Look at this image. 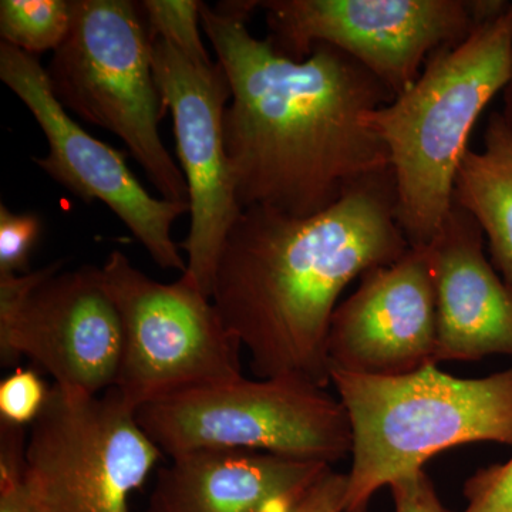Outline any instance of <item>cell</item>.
<instances>
[{
    "label": "cell",
    "mask_w": 512,
    "mask_h": 512,
    "mask_svg": "<svg viewBox=\"0 0 512 512\" xmlns=\"http://www.w3.org/2000/svg\"><path fill=\"white\" fill-rule=\"evenodd\" d=\"M463 494L464 512H512V457L474 473L464 483Z\"/></svg>",
    "instance_id": "cell-22"
},
{
    "label": "cell",
    "mask_w": 512,
    "mask_h": 512,
    "mask_svg": "<svg viewBox=\"0 0 512 512\" xmlns=\"http://www.w3.org/2000/svg\"><path fill=\"white\" fill-rule=\"evenodd\" d=\"M500 114L503 117L505 127L508 128L512 136V67L510 79H508L503 90V111H500Z\"/></svg>",
    "instance_id": "cell-25"
},
{
    "label": "cell",
    "mask_w": 512,
    "mask_h": 512,
    "mask_svg": "<svg viewBox=\"0 0 512 512\" xmlns=\"http://www.w3.org/2000/svg\"><path fill=\"white\" fill-rule=\"evenodd\" d=\"M73 22V0H2V42L29 53H53L63 45Z\"/></svg>",
    "instance_id": "cell-17"
},
{
    "label": "cell",
    "mask_w": 512,
    "mask_h": 512,
    "mask_svg": "<svg viewBox=\"0 0 512 512\" xmlns=\"http://www.w3.org/2000/svg\"><path fill=\"white\" fill-rule=\"evenodd\" d=\"M201 5L198 0H144L140 9L146 16L151 42L165 40L192 62L212 66L210 55L202 43Z\"/></svg>",
    "instance_id": "cell-18"
},
{
    "label": "cell",
    "mask_w": 512,
    "mask_h": 512,
    "mask_svg": "<svg viewBox=\"0 0 512 512\" xmlns=\"http://www.w3.org/2000/svg\"><path fill=\"white\" fill-rule=\"evenodd\" d=\"M137 419L168 457L197 450H247L332 466L352 453L342 402L292 377L237 379L140 407Z\"/></svg>",
    "instance_id": "cell-6"
},
{
    "label": "cell",
    "mask_w": 512,
    "mask_h": 512,
    "mask_svg": "<svg viewBox=\"0 0 512 512\" xmlns=\"http://www.w3.org/2000/svg\"><path fill=\"white\" fill-rule=\"evenodd\" d=\"M330 320V372L402 376L437 365L436 289L426 248L362 276Z\"/></svg>",
    "instance_id": "cell-13"
},
{
    "label": "cell",
    "mask_w": 512,
    "mask_h": 512,
    "mask_svg": "<svg viewBox=\"0 0 512 512\" xmlns=\"http://www.w3.org/2000/svg\"><path fill=\"white\" fill-rule=\"evenodd\" d=\"M454 202L476 218L495 268L512 285V136L497 111L488 117L483 150L463 158Z\"/></svg>",
    "instance_id": "cell-16"
},
{
    "label": "cell",
    "mask_w": 512,
    "mask_h": 512,
    "mask_svg": "<svg viewBox=\"0 0 512 512\" xmlns=\"http://www.w3.org/2000/svg\"><path fill=\"white\" fill-rule=\"evenodd\" d=\"M0 80L26 107L45 134L47 154L33 158L40 170L80 200L100 201L165 271H187L171 228L190 212L188 201L156 198L128 168L127 154L90 136L57 100L45 67L35 56L0 43Z\"/></svg>",
    "instance_id": "cell-11"
},
{
    "label": "cell",
    "mask_w": 512,
    "mask_h": 512,
    "mask_svg": "<svg viewBox=\"0 0 512 512\" xmlns=\"http://www.w3.org/2000/svg\"><path fill=\"white\" fill-rule=\"evenodd\" d=\"M511 67L512 3L460 45L431 55L409 90L363 116L389 150L397 221L410 247H429L443 227L471 131Z\"/></svg>",
    "instance_id": "cell-3"
},
{
    "label": "cell",
    "mask_w": 512,
    "mask_h": 512,
    "mask_svg": "<svg viewBox=\"0 0 512 512\" xmlns=\"http://www.w3.org/2000/svg\"><path fill=\"white\" fill-rule=\"evenodd\" d=\"M138 9L130 0H73L72 28L47 77L64 109L126 144L161 198L184 202L187 181L158 128L167 107Z\"/></svg>",
    "instance_id": "cell-5"
},
{
    "label": "cell",
    "mask_w": 512,
    "mask_h": 512,
    "mask_svg": "<svg viewBox=\"0 0 512 512\" xmlns=\"http://www.w3.org/2000/svg\"><path fill=\"white\" fill-rule=\"evenodd\" d=\"M62 265L0 276V360L10 366L28 357L53 386L97 396L116 384L123 326L101 268Z\"/></svg>",
    "instance_id": "cell-10"
},
{
    "label": "cell",
    "mask_w": 512,
    "mask_h": 512,
    "mask_svg": "<svg viewBox=\"0 0 512 512\" xmlns=\"http://www.w3.org/2000/svg\"><path fill=\"white\" fill-rule=\"evenodd\" d=\"M153 70L173 116L177 158L188 185L190 231L180 245L190 278L211 298L218 256L242 208L229 165L224 114L231 87L220 64L201 66L165 40H154Z\"/></svg>",
    "instance_id": "cell-12"
},
{
    "label": "cell",
    "mask_w": 512,
    "mask_h": 512,
    "mask_svg": "<svg viewBox=\"0 0 512 512\" xmlns=\"http://www.w3.org/2000/svg\"><path fill=\"white\" fill-rule=\"evenodd\" d=\"M352 429L346 511L366 510L373 495L424 470L436 454L461 444L512 446V367L461 379L429 365L402 376L332 370Z\"/></svg>",
    "instance_id": "cell-4"
},
{
    "label": "cell",
    "mask_w": 512,
    "mask_h": 512,
    "mask_svg": "<svg viewBox=\"0 0 512 512\" xmlns=\"http://www.w3.org/2000/svg\"><path fill=\"white\" fill-rule=\"evenodd\" d=\"M346 491L348 474L336 473L330 468L292 512H348Z\"/></svg>",
    "instance_id": "cell-24"
},
{
    "label": "cell",
    "mask_w": 512,
    "mask_h": 512,
    "mask_svg": "<svg viewBox=\"0 0 512 512\" xmlns=\"http://www.w3.org/2000/svg\"><path fill=\"white\" fill-rule=\"evenodd\" d=\"M49 393L36 372L18 367L0 382V421L32 426L45 409Z\"/></svg>",
    "instance_id": "cell-21"
},
{
    "label": "cell",
    "mask_w": 512,
    "mask_h": 512,
    "mask_svg": "<svg viewBox=\"0 0 512 512\" xmlns=\"http://www.w3.org/2000/svg\"><path fill=\"white\" fill-rule=\"evenodd\" d=\"M476 218L453 202L427 249L437 306V365L512 357V285L484 252Z\"/></svg>",
    "instance_id": "cell-14"
},
{
    "label": "cell",
    "mask_w": 512,
    "mask_h": 512,
    "mask_svg": "<svg viewBox=\"0 0 512 512\" xmlns=\"http://www.w3.org/2000/svg\"><path fill=\"white\" fill-rule=\"evenodd\" d=\"M252 2L201 5V28L231 87L225 147L242 210L308 218L392 168L389 150L363 124L392 103L389 87L328 43L295 62L247 28Z\"/></svg>",
    "instance_id": "cell-1"
},
{
    "label": "cell",
    "mask_w": 512,
    "mask_h": 512,
    "mask_svg": "<svg viewBox=\"0 0 512 512\" xmlns=\"http://www.w3.org/2000/svg\"><path fill=\"white\" fill-rule=\"evenodd\" d=\"M161 454L114 390L53 386L26 440V485L39 512H131Z\"/></svg>",
    "instance_id": "cell-9"
},
{
    "label": "cell",
    "mask_w": 512,
    "mask_h": 512,
    "mask_svg": "<svg viewBox=\"0 0 512 512\" xmlns=\"http://www.w3.org/2000/svg\"><path fill=\"white\" fill-rule=\"evenodd\" d=\"M123 326L114 392L133 410L185 390L242 376L239 343L210 296L181 275L161 284L113 251L101 266Z\"/></svg>",
    "instance_id": "cell-7"
},
{
    "label": "cell",
    "mask_w": 512,
    "mask_h": 512,
    "mask_svg": "<svg viewBox=\"0 0 512 512\" xmlns=\"http://www.w3.org/2000/svg\"><path fill=\"white\" fill-rule=\"evenodd\" d=\"M504 0H265L269 35L279 55L303 62L328 43L375 74L394 96L419 79L431 55L460 45L501 15Z\"/></svg>",
    "instance_id": "cell-8"
},
{
    "label": "cell",
    "mask_w": 512,
    "mask_h": 512,
    "mask_svg": "<svg viewBox=\"0 0 512 512\" xmlns=\"http://www.w3.org/2000/svg\"><path fill=\"white\" fill-rule=\"evenodd\" d=\"M355 512H370V511L367 510V508H366V510H359V511H355Z\"/></svg>",
    "instance_id": "cell-26"
},
{
    "label": "cell",
    "mask_w": 512,
    "mask_h": 512,
    "mask_svg": "<svg viewBox=\"0 0 512 512\" xmlns=\"http://www.w3.org/2000/svg\"><path fill=\"white\" fill-rule=\"evenodd\" d=\"M394 512H451L441 503L433 481L420 470L390 485Z\"/></svg>",
    "instance_id": "cell-23"
},
{
    "label": "cell",
    "mask_w": 512,
    "mask_h": 512,
    "mask_svg": "<svg viewBox=\"0 0 512 512\" xmlns=\"http://www.w3.org/2000/svg\"><path fill=\"white\" fill-rule=\"evenodd\" d=\"M25 427L0 421V512H39L25 480Z\"/></svg>",
    "instance_id": "cell-19"
},
{
    "label": "cell",
    "mask_w": 512,
    "mask_h": 512,
    "mask_svg": "<svg viewBox=\"0 0 512 512\" xmlns=\"http://www.w3.org/2000/svg\"><path fill=\"white\" fill-rule=\"evenodd\" d=\"M42 231V218L35 212H15L0 204V276L29 274Z\"/></svg>",
    "instance_id": "cell-20"
},
{
    "label": "cell",
    "mask_w": 512,
    "mask_h": 512,
    "mask_svg": "<svg viewBox=\"0 0 512 512\" xmlns=\"http://www.w3.org/2000/svg\"><path fill=\"white\" fill-rule=\"evenodd\" d=\"M396 212L392 168L313 217L242 210L218 256L211 301L259 379L292 377L326 389L339 296L412 248Z\"/></svg>",
    "instance_id": "cell-2"
},
{
    "label": "cell",
    "mask_w": 512,
    "mask_h": 512,
    "mask_svg": "<svg viewBox=\"0 0 512 512\" xmlns=\"http://www.w3.org/2000/svg\"><path fill=\"white\" fill-rule=\"evenodd\" d=\"M330 468L259 451H190L158 471L147 512H292Z\"/></svg>",
    "instance_id": "cell-15"
}]
</instances>
